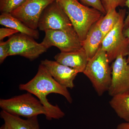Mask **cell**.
<instances>
[{
  "instance_id": "15",
  "label": "cell",
  "mask_w": 129,
  "mask_h": 129,
  "mask_svg": "<svg viewBox=\"0 0 129 129\" xmlns=\"http://www.w3.org/2000/svg\"><path fill=\"white\" fill-rule=\"evenodd\" d=\"M0 115L5 122L12 129H40L37 116L23 119L2 110Z\"/></svg>"
},
{
  "instance_id": "4",
  "label": "cell",
  "mask_w": 129,
  "mask_h": 129,
  "mask_svg": "<svg viewBox=\"0 0 129 129\" xmlns=\"http://www.w3.org/2000/svg\"><path fill=\"white\" fill-rule=\"evenodd\" d=\"M29 92L9 99H0V107L9 114L28 118L47 115L46 109L38 98Z\"/></svg>"
},
{
  "instance_id": "25",
  "label": "cell",
  "mask_w": 129,
  "mask_h": 129,
  "mask_svg": "<svg viewBox=\"0 0 129 129\" xmlns=\"http://www.w3.org/2000/svg\"><path fill=\"white\" fill-rule=\"evenodd\" d=\"M124 34L125 36L127 38H128V40L129 42V52L128 54V58H127V62L129 63V27L124 29L123 30Z\"/></svg>"
},
{
  "instance_id": "8",
  "label": "cell",
  "mask_w": 129,
  "mask_h": 129,
  "mask_svg": "<svg viewBox=\"0 0 129 129\" xmlns=\"http://www.w3.org/2000/svg\"><path fill=\"white\" fill-rule=\"evenodd\" d=\"M56 0H25L11 13L29 27L37 29L42 13L47 7Z\"/></svg>"
},
{
  "instance_id": "9",
  "label": "cell",
  "mask_w": 129,
  "mask_h": 129,
  "mask_svg": "<svg viewBox=\"0 0 129 129\" xmlns=\"http://www.w3.org/2000/svg\"><path fill=\"white\" fill-rule=\"evenodd\" d=\"M45 32V37L41 43L48 49L55 46L61 52H69L83 47L82 42L76 33L59 30H47Z\"/></svg>"
},
{
  "instance_id": "23",
  "label": "cell",
  "mask_w": 129,
  "mask_h": 129,
  "mask_svg": "<svg viewBox=\"0 0 129 129\" xmlns=\"http://www.w3.org/2000/svg\"><path fill=\"white\" fill-rule=\"evenodd\" d=\"M125 6H126L128 8V12L127 17L125 19L124 29L129 27V0H126Z\"/></svg>"
},
{
  "instance_id": "11",
  "label": "cell",
  "mask_w": 129,
  "mask_h": 129,
  "mask_svg": "<svg viewBox=\"0 0 129 129\" xmlns=\"http://www.w3.org/2000/svg\"><path fill=\"white\" fill-rule=\"evenodd\" d=\"M41 64L45 67L53 78L60 84L71 89L74 87V80L79 73L77 70L56 61L48 59L42 60Z\"/></svg>"
},
{
  "instance_id": "24",
  "label": "cell",
  "mask_w": 129,
  "mask_h": 129,
  "mask_svg": "<svg viewBox=\"0 0 129 129\" xmlns=\"http://www.w3.org/2000/svg\"><path fill=\"white\" fill-rule=\"evenodd\" d=\"M116 129H129V122H123L119 124Z\"/></svg>"
},
{
  "instance_id": "12",
  "label": "cell",
  "mask_w": 129,
  "mask_h": 129,
  "mask_svg": "<svg viewBox=\"0 0 129 129\" xmlns=\"http://www.w3.org/2000/svg\"><path fill=\"white\" fill-rule=\"evenodd\" d=\"M54 58L61 64L77 70L79 73L84 71L89 60L83 47L69 52H60L55 56Z\"/></svg>"
},
{
  "instance_id": "7",
  "label": "cell",
  "mask_w": 129,
  "mask_h": 129,
  "mask_svg": "<svg viewBox=\"0 0 129 129\" xmlns=\"http://www.w3.org/2000/svg\"><path fill=\"white\" fill-rule=\"evenodd\" d=\"M10 49L9 56L19 55L33 61L48 50L42 43L27 35L18 33L11 36L8 40Z\"/></svg>"
},
{
  "instance_id": "6",
  "label": "cell",
  "mask_w": 129,
  "mask_h": 129,
  "mask_svg": "<svg viewBox=\"0 0 129 129\" xmlns=\"http://www.w3.org/2000/svg\"><path fill=\"white\" fill-rule=\"evenodd\" d=\"M38 28L44 32L59 30L76 33L68 17L56 0L44 9L40 17Z\"/></svg>"
},
{
  "instance_id": "1",
  "label": "cell",
  "mask_w": 129,
  "mask_h": 129,
  "mask_svg": "<svg viewBox=\"0 0 129 129\" xmlns=\"http://www.w3.org/2000/svg\"><path fill=\"white\" fill-rule=\"evenodd\" d=\"M19 89L30 92L40 100L46 109V118L48 120L60 119L65 115V113L57 105L54 106L48 102L47 98L49 94H59L63 96L70 103L73 102L68 88L58 83L41 64L34 78L27 83L19 85Z\"/></svg>"
},
{
  "instance_id": "16",
  "label": "cell",
  "mask_w": 129,
  "mask_h": 129,
  "mask_svg": "<svg viewBox=\"0 0 129 129\" xmlns=\"http://www.w3.org/2000/svg\"><path fill=\"white\" fill-rule=\"evenodd\" d=\"M109 104L120 118L129 122V92L112 96Z\"/></svg>"
},
{
  "instance_id": "10",
  "label": "cell",
  "mask_w": 129,
  "mask_h": 129,
  "mask_svg": "<svg viewBox=\"0 0 129 129\" xmlns=\"http://www.w3.org/2000/svg\"><path fill=\"white\" fill-rule=\"evenodd\" d=\"M112 80L108 92L112 97L129 92V63L123 56H118L112 65Z\"/></svg>"
},
{
  "instance_id": "21",
  "label": "cell",
  "mask_w": 129,
  "mask_h": 129,
  "mask_svg": "<svg viewBox=\"0 0 129 129\" xmlns=\"http://www.w3.org/2000/svg\"><path fill=\"white\" fill-rule=\"evenodd\" d=\"M10 49L9 42L8 40L6 41H0V63L2 64L7 57L9 56Z\"/></svg>"
},
{
  "instance_id": "19",
  "label": "cell",
  "mask_w": 129,
  "mask_h": 129,
  "mask_svg": "<svg viewBox=\"0 0 129 129\" xmlns=\"http://www.w3.org/2000/svg\"><path fill=\"white\" fill-rule=\"evenodd\" d=\"M103 6L107 13L113 9H116L118 7L125 6L126 0H101Z\"/></svg>"
},
{
  "instance_id": "17",
  "label": "cell",
  "mask_w": 129,
  "mask_h": 129,
  "mask_svg": "<svg viewBox=\"0 0 129 129\" xmlns=\"http://www.w3.org/2000/svg\"><path fill=\"white\" fill-rule=\"evenodd\" d=\"M121 11L118 12L116 9L109 11L100 19L99 27L103 36V39L106 35L114 28L120 19Z\"/></svg>"
},
{
  "instance_id": "18",
  "label": "cell",
  "mask_w": 129,
  "mask_h": 129,
  "mask_svg": "<svg viewBox=\"0 0 129 129\" xmlns=\"http://www.w3.org/2000/svg\"><path fill=\"white\" fill-rule=\"evenodd\" d=\"M25 0H0L1 13H10L22 5Z\"/></svg>"
},
{
  "instance_id": "3",
  "label": "cell",
  "mask_w": 129,
  "mask_h": 129,
  "mask_svg": "<svg viewBox=\"0 0 129 129\" xmlns=\"http://www.w3.org/2000/svg\"><path fill=\"white\" fill-rule=\"evenodd\" d=\"M101 46L94 56L88 60L83 73L89 79L99 96L108 91L112 80V67Z\"/></svg>"
},
{
  "instance_id": "26",
  "label": "cell",
  "mask_w": 129,
  "mask_h": 129,
  "mask_svg": "<svg viewBox=\"0 0 129 129\" xmlns=\"http://www.w3.org/2000/svg\"><path fill=\"white\" fill-rule=\"evenodd\" d=\"M0 129H12L11 127L9 126V124H8L7 123L5 122L4 124L2 125L1 127L0 128Z\"/></svg>"
},
{
  "instance_id": "13",
  "label": "cell",
  "mask_w": 129,
  "mask_h": 129,
  "mask_svg": "<svg viewBox=\"0 0 129 129\" xmlns=\"http://www.w3.org/2000/svg\"><path fill=\"white\" fill-rule=\"evenodd\" d=\"M99 22L100 19L92 25L82 42L83 47L89 59L95 55L103 40V35L99 28Z\"/></svg>"
},
{
  "instance_id": "5",
  "label": "cell",
  "mask_w": 129,
  "mask_h": 129,
  "mask_svg": "<svg viewBox=\"0 0 129 129\" xmlns=\"http://www.w3.org/2000/svg\"><path fill=\"white\" fill-rule=\"evenodd\" d=\"M120 18L117 23L106 35L102 43V49L107 53L110 63L118 56L125 57L128 54V40L123 33L126 11L125 9H120Z\"/></svg>"
},
{
  "instance_id": "20",
  "label": "cell",
  "mask_w": 129,
  "mask_h": 129,
  "mask_svg": "<svg viewBox=\"0 0 129 129\" xmlns=\"http://www.w3.org/2000/svg\"><path fill=\"white\" fill-rule=\"evenodd\" d=\"M85 6H90L98 10L103 14L105 15L107 13L104 9L101 0H80Z\"/></svg>"
},
{
  "instance_id": "22",
  "label": "cell",
  "mask_w": 129,
  "mask_h": 129,
  "mask_svg": "<svg viewBox=\"0 0 129 129\" xmlns=\"http://www.w3.org/2000/svg\"><path fill=\"white\" fill-rule=\"evenodd\" d=\"M18 31L11 28H2L0 29V41H2L6 37L12 36L18 33Z\"/></svg>"
},
{
  "instance_id": "14",
  "label": "cell",
  "mask_w": 129,
  "mask_h": 129,
  "mask_svg": "<svg viewBox=\"0 0 129 129\" xmlns=\"http://www.w3.org/2000/svg\"><path fill=\"white\" fill-rule=\"evenodd\" d=\"M0 24L15 29L19 33L27 35L35 39L39 38V32L37 29L29 27L11 13H1L0 16Z\"/></svg>"
},
{
  "instance_id": "2",
  "label": "cell",
  "mask_w": 129,
  "mask_h": 129,
  "mask_svg": "<svg viewBox=\"0 0 129 129\" xmlns=\"http://www.w3.org/2000/svg\"><path fill=\"white\" fill-rule=\"evenodd\" d=\"M56 1L68 17L82 43L91 26L104 14L93 8L83 5L78 0Z\"/></svg>"
}]
</instances>
